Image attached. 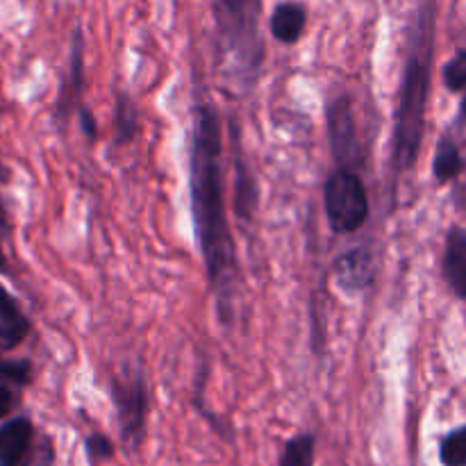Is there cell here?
<instances>
[{
	"mask_svg": "<svg viewBox=\"0 0 466 466\" xmlns=\"http://www.w3.org/2000/svg\"><path fill=\"white\" fill-rule=\"evenodd\" d=\"M189 196L198 250L218 299V314L223 321H228V303L232 299V282L237 276V246L226 209L221 118L212 103H200L194 109Z\"/></svg>",
	"mask_w": 466,
	"mask_h": 466,
	"instance_id": "1",
	"label": "cell"
},
{
	"mask_svg": "<svg viewBox=\"0 0 466 466\" xmlns=\"http://www.w3.org/2000/svg\"><path fill=\"white\" fill-rule=\"evenodd\" d=\"M432 62H435V0H423L410 30L408 57L400 76L394 141H391L394 173L412 171L421 155L428 103H431Z\"/></svg>",
	"mask_w": 466,
	"mask_h": 466,
	"instance_id": "2",
	"label": "cell"
},
{
	"mask_svg": "<svg viewBox=\"0 0 466 466\" xmlns=\"http://www.w3.org/2000/svg\"><path fill=\"white\" fill-rule=\"evenodd\" d=\"M212 14L218 68L239 89H253L267 57L262 0H212Z\"/></svg>",
	"mask_w": 466,
	"mask_h": 466,
	"instance_id": "3",
	"label": "cell"
},
{
	"mask_svg": "<svg viewBox=\"0 0 466 466\" xmlns=\"http://www.w3.org/2000/svg\"><path fill=\"white\" fill-rule=\"evenodd\" d=\"M109 396H112L123 444L130 451H139L146 440L150 412L148 380H146V373L141 371V367L126 369L116 378H112Z\"/></svg>",
	"mask_w": 466,
	"mask_h": 466,
	"instance_id": "4",
	"label": "cell"
},
{
	"mask_svg": "<svg viewBox=\"0 0 466 466\" xmlns=\"http://www.w3.org/2000/svg\"><path fill=\"white\" fill-rule=\"evenodd\" d=\"M323 209L328 226L337 235H353L369 218V196L362 177L353 168L339 167L323 185Z\"/></svg>",
	"mask_w": 466,
	"mask_h": 466,
	"instance_id": "5",
	"label": "cell"
},
{
	"mask_svg": "<svg viewBox=\"0 0 466 466\" xmlns=\"http://www.w3.org/2000/svg\"><path fill=\"white\" fill-rule=\"evenodd\" d=\"M326 123H328V141L330 150L339 167L358 168L362 164V144H360L358 123H355L353 105L349 96L330 100L326 107Z\"/></svg>",
	"mask_w": 466,
	"mask_h": 466,
	"instance_id": "6",
	"label": "cell"
},
{
	"mask_svg": "<svg viewBox=\"0 0 466 466\" xmlns=\"http://www.w3.org/2000/svg\"><path fill=\"white\" fill-rule=\"evenodd\" d=\"M35 426L27 417H14L0 426V466L35 464Z\"/></svg>",
	"mask_w": 466,
	"mask_h": 466,
	"instance_id": "7",
	"label": "cell"
},
{
	"mask_svg": "<svg viewBox=\"0 0 466 466\" xmlns=\"http://www.w3.org/2000/svg\"><path fill=\"white\" fill-rule=\"evenodd\" d=\"M332 273H335V280L341 289L360 294L376 282V258L369 248H350L335 259Z\"/></svg>",
	"mask_w": 466,
	"mask_h": 466,
	"instance_id": "8",
	"label": "cell"
},
{
	"mask_svg": "<svg viewBox=\"0 0 466 466\" xmlns=\"http://www.w3.org/2000/svg\"><path fill=\"white\" fill-rule=\"evenodd\" d=\"M444 280L449 289L458 299L466 300V230L464 228H451L446 235L444 262H441Z\"/></svg>",
	"mask_w": 466,
	"mask_h": 466,
	"instance_id": "9",
	"label": "cell"
},
{
	"mask_svg": "<svg viewBox=\"0 0 466 466\" xmlns=\"http://www.w3.org/2000/svg\"><path fill=\"white\" fill-rule=\"evenodd\" d=\"M85 39H82V30H76L73 35V46H71V59H68V80L64 82L62 91H59L57 109H55V116L57 121H66L71 109L77 105L82 89H85Z\"/></svg>",
	"mask_w": 466,
	"mask_h": 466,
	"instance_id": "10",
	"label": "cell"
},
{
	"mask_svg": "<svg viewBox=\"0 0 466 466\" xmlns=\"http://www.w3.org/2000/svg\"><path fill=\"white\" fill-rule=\"evenodd\" d=\"M30 319L25 317L18 300L0 282V346L3 349H16L30 335Z\"/></svg>",
	"mask_w": 466,
	"mask_h": 466,
	"instance_id": "11",
	"label": "cell"
},
{
	"mask_svg": "<svg viewBox=\"0 0 466 466\" xmlns=\"http://www.w3.org/2000/svg\"><path fill=\"white\" fill-rule=\"evenodd\" d=\"M308 27V9L300 3H280L268 18L273 39L285 46L299 44Z\"/></svg>",
	"mask_w": 466,
	"mask_h": 466,
	"instance_id": "12",
	"label": "cell"
},
{
	"mask_svg": "<svg viewBox=\"0 0 466 466\" xmlns=\"http://www.w3.org/2000/svg\"><path fill=\"white\" fill-rule=\"evenodd\" d=\"M464 162L462 155H460V148L455 146L453 139L444 137V139L437 144L435 150V162H432V173H435V180L440 185H449L455 177L462 173Z\"/></svg>",
	"mask_w": 466,
	"mask_h": 466,
	"instance_id": "13",
	"label": "cell"
},
{
	"mask_svg": "<svg viewBox=\"0 0 466 466\" xmlns=\"http://www.w3.org/2000/svg\"><path fill=\"white\" fill-rule=\"evenodd\" d=\"M314 455H317V437L312 432H300L287 441L278 466H314Z\"/></svg>",
	"mask_w": 466,
	"mask_h": 466,
	"instance_id": "14",
	"label": "cell"
},
{
	"mask_svg": "<svg viewBox=\"0 0 466 466\" xmlns=\"http://www.w3.org/2000/svg\"><path fill=\"white\" fill-rule=\"evenodd\" d=\"M114 132H116V144H130L139 135V112L130 96L121 94L116 103V116H114Z\"/></svg>",
	"mask_w": 466,
	"mask_h": 466,
	"instance_id": "15",
	"label": "cell"
},
{
	"mask_svg": "<svg viewBox=\"0 0 466 466\" xmlns=\"http://www.w3.org/2000/svg\"><path fill=\"white\" fill-rule=\"evenodd\" d=\"M258 205V187H255V176L246 171L244 164L237 168V212L241 218L253 217V209Z\"/></svg>",
	"mask_w": 466,
	"mask_h": 466,
	"instance_id": "16",
	"label": "cell"
},
{
	"mask_svg": "<svg viewBox=\"0 0 466 466\" xmlns=\"http://www.w3.org/2000/svg\"><path fill=\"white\" fill-rule=\"evenodd\" d=\"M440 460L444 466H466V426L444 435L440 444Z\"/></svg>",
	"mask_w": 466,
	"mask_h": 466,
	"instance_id": "17",
	"label": "cell"
},
{
	"mask_svg": "<svg viewBox=\"0 0 466 466\" xmlns=\"http://www.w3.org/2000/svg\"><path fill=\"white\" fill-rule=\"evenodd\" d=\"M0 382L25 387L32 382V364L27 360H5L0 355Z\"/></svg>",
	"mask_w": 466,
	"mask_h": 466,
	"instance_id": "18",
	"label": "cell"
},
{
	"mask_svg": "<svg viewBox=\"0 0 466 466\" xmlns=\"http://www.w3.org/2000/svg\"><path fill=\"white\" fill-rule=\"evenodd\" d=\"M86 458H89L91 466H98L100 462H107V460L114 458L116 449H114V441L109 440L103 432H91L85 440Z\"/></svg>",
	"mask_w": 466,
	"mask_h": 466,
	"instance_id": "19",
	"label": "cell"
},
{
	"mask_svg": "<svg viewBox=\"0 0 466 466\" xmlns=\"http://www.w3.org/2000/svg\"><path fill=\"white\" fill-rule=\"evenodd\" d=\"M441 77H444L446 89L453 91V94L466 89V50H460V53L446 64L444 71H441Z\"/></svg>",
	"mask_w": 466,
	"mask_h": 466,
	"instance_id": "20",
	"label": "cell"
},
{
	"mask_svg": "<svg viewBox=\"0 0 466 466\" xmlns=\"http://www.w3.org/2000/svg\"><path fill=\"white\" fill-rule=\"evenodd\" d=\"M77 116H80V127H82V132L86 135V139L94 141L96 137H98V123H96L94 112H91L86 105H82V107L77 109Z\"/></svg>",
	"mask_w": 466,
	"mask_h": 466,
	"instance_id": "21",
	"label": "cell"
},
{
	"mask_svg": "<svg viewBox=\"0 0 466 466\" xmlns=\"http://www.w3.org/2000/svg\"><path fill=\"white\" fill-rule=\"evenodd\" d=\"M14 408H16V396H14V391L9 390L7 385H3V382H0V421H3V419H7L9 414H12Z\"/></svg>",
	"mask_w": 466,
	"mask_h": 466,
	"instance_id": "22",
	"label": "cell"
},
{
	"mask_svg": "<svg viewBox=\"0 0 466 466\" xmlns=\"http://www.w3.org/2000/svg\"><path fill=\"white\" fill-rule=\"evenodd\" d=\"M9 228V218H7V209H5L3 198H0V230H7Z\"/></svg>",
	"mask_w": 466,
	"mask_h": 466,
	"instance_id": "23",
	"label": "cell"
},
{
	"mask_svg": "<svg viewBox=\"0 0 466 466\" xmlns=\"http://www.w3.org/2000/svg\"><path fill=\"white\" fill-rule=\"evenodd\" d=\"M7 271V258L3 255V250H0V273Z\"/></svg>",
	"mask_w": 466,
	"mask_h": 466,
	"instance_id": "24",
	"label": "cell"
},
{
	"mask_svg": "<svg viewBox=\"0 0 466 466\" xmlns=\"http://www.w3.org/2000/svg\"><path fill=\"white\" fill-rule=\"evenodd\" d=\"M462 116L466 118V98L462 100Z\"/></svg>",
	"mask_w": 466,
	"mask_h": 466,
	"instance_id": "25",
	"label": "cell"
}]
</instances>
